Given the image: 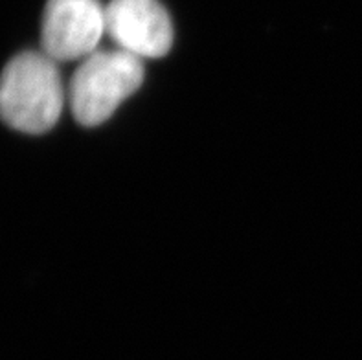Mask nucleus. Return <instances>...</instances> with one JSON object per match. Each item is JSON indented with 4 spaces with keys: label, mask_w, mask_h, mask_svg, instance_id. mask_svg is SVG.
<instances>
[{
    "label": "nucleus",
    "mask_w": 362,
    "mask_h": 360,
    "mask_svg": "<svg viewBox=\"0 0 362 360\" xmlns=\"http://www.w3.org/2000/svg\"><path fill=\"white\" fill-rule=\"evenodd\" d=\"M69 91L45 52L15 55L0 74V120L26 134L50 131L61 118Z\"/></svg>",
    "instance_id": "1"
},
{
    "label": "nucleus",
    "mask_w": 362,
    "mask_h": 360,
    "mask_svg": "<svg viewBox=\"0 0 362 360\" xmlns=\"http://www.w3.org/2000/svg\"><path fill=\"white\" fill-rule=\"evenodd\" d=\"M144 81L140 57L125 50H96L79 63L69 85V105L76 122L100 125Z\"/></svg>",
    "instance_id": "2"
},
{
    "label": "nucleus",
    "mask_w": 362,
    "mask_h": 360,
    "mask_svg": "<svg viewBox=\"0 0 362 360\" xmlns=\"http://www.w3.org/2000/svg\"><path fill=\"white\" fill-rule=\"evenodd\" d=\"M105 33L100 0H48L42 13V52L55 63L83 61Z\"/></svg>",
    "instance_id": "3"
},
{
    "label": "nucleus",
    "mask_w": 362,
    "mask_h": 360,
    "mask_svg": "<svg viewBox=\"0 0 362 360\" xmlns=\"http://www.w3.org/2000/svg\"><path fill=\"white\" fill-rule=\"evenodd\" d=\"M105 33L136 57H164L173 45L170 13L158 0H110L105 6Z\"/></svg>",
    "instance_id": "4"
}]
</instances>
